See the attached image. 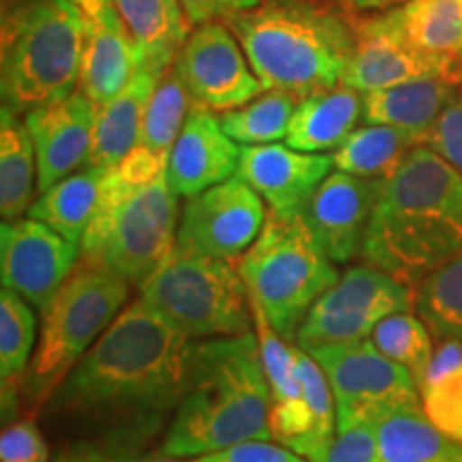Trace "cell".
I'll use <instances>...</instances> for the list:
<instances>
[{"label": "cell", "instance_id": "6da1fadb", "mask_svg": "<svg viewBox=\"0 0 462 462\" xmlns=\"http://www.w3.org/2000/svg\"><path fill=\"white\" fill-rule=\"evenodd\" d=\"M189 343L142 298L131 300L42 411L78 441L129 460L170 426L180 402Z\"/></svg>", "mask_w": 462, "mask_h": 462}, {"label": "cell", "instance_id": "7a4b0ae2", "mask_svg": "<svg viewBox=\"0 0 462 462\" xmlns=\"http://www.w3.org/2000/svg\"><path fill=\"white\" fill-rule=\"evenodd\" d=\"M273 390L255 332L190 340L176 413L161 456L195 458L245 441H270Z\"/></svg>", "mask_w": 462, "mask_h": 462}, {"label": "cell", "instance_id": "3957f363", "mask_svg": "<svg viewBox=\"0 0 462 462\" xmlns=\"http://www.w3.org/2000/svg\"><path fill=\"white\" fill-rule=\"evenodd\" d=\"M462 253V173L426 143L385 178L362 259L415 287Z\"/></svg>", "mask_w": 462, "mask_h": 462}, {"label": "cell", "instance_id": "277c9868", "mask_svg": "<svg viewBox=\"0 0 462 462\" xmlns=\"http://www.w3.org/2000/svg\"><path fill=\"white\" fill-rule=\"evenodd\" d=\"M265 90L298 99L334 88L356 45V20L323 0H262L225 20Z\"/></svg>", "mask_w": 462, "mask_h": 462}, {"label": "cell", "instance_id": "5b68a950", "mask_svg": "<svg viewBox=\"0 0 462 462\" xmlns=\"http://www.w3.org/2000/svg\"><path fill=\"white\" fill-rule=\"evenodd\" d=\"M84 42L75 0H26L3 14V106L26 116L75 92Z\"/></svg>", "mask_w": 462, "mask_h": 462}, {"label": "cell", "instance_id": "8992f818", "mask_svg": "<svg viewBox=\"0 0 462 462\" xmlns=\"http://www.w3.org/2000/svg\"><path fill=\"white\" fill-rule=\"evenodd\" d=\"M131 281L112 268L79 259L51 304L42 313V332L22 381L31 415L42 411L62 379L129 304Z\"/></svg>", "mask_w": 462, "mask_h": 462}, {"label": "cell", "instance_id": "52a82bcc", "mask_svg": "<svg viewBox=\"0 0 462 462\" xmlns=\"http://www.w3.org/2000/svg\"><path fill=\"white\" fill-rule=\"evenodd\" d=\"M180 208L167 176L133 189L116 167L103 180L99 208L86 229L82 257L140 287L176 248Z\"/></svg>", "mask_w": 462, "mask_h": 462}, {"label": "cell", "instance_id": "ba28073f", "mask_svg": "<svg viewBox=\"0 0 462 462\" xmlns=\"http://www.w3.org/2000/svg\"><path fill=\"white\" fill-rule=\"evenodd\" d=\"M236 265L274 330L293 345L309 310L340 276L302 215L281 218L268 212L259 238Z\"/></svg>", "mask_w": 462, "mask_h": 462}, {"label": "cell", "instance_id": "9c48e42d", "mask_svg": "<svg viewBox=\"0 0 462 462\" xmlns=\"http://www.w3.org/2000/svg\"><path fill=\"white\" fill-rule=\"evenodd\" d=\"M140 298L189 340L255 332L238 265L176 246L142 282Z\"/></svg>", "mask_w": 462, "mask_h": 462}, {"label": "cell", "instance_id": "30bf717a", "mask_svg": "<svg viewBox=\"0 0 462 462\" xmlns=\"http://www.w3.org/2000/svg\"><path fill=\"white\" fill-rule=\"evenodd\" d=\"M326 373L337 402L338 432L377 426L407 407H420L413 374L374 346L371 338L306 351Z\"/></svg>", "mask_w": 462, "mask_h": 462}, {"label": "cell", "instance_id": "8fae6325", "mask_svg": "<svg viewBox=\"0 0 462 462\" xmlns=\"http://www.w3.org/2000/svg\"><path fill=\"white\" fill-rule=\"evenodd\" d=\"M413 306V289L407 282L368 263L354 265L309 310L296 345L310 351L366 340L381 319Z\"/></svg>", "mask_w": 462, "mask_h": 462}, {"label": "cell", "instance_id": "7c38bea8", "mask_svg": "<svg viewBox=\"0 0 462 462\" xmlns=\"http://www.w3.org/2000/svg\"><path fill=\"white\" fill-rule=\"evenodd\" d=\"M263 199L234 176L184 201L176 246L225 262H238L262 234Z\"/></svg>", "mask_w": 462, "mask_h": 462}, {"label": "cell", "instance_id": "4fadbf2b", "mask_svg": "<svg viewBox=\"0 0 462 462\" xmlns=\"http://www.w3.org/2000/svg\"><path fill=\"white\" fill-rule=\"evenodd\" d=\"M178 75L190 99L212 112H227L265 90L231 28L223 20L195 26L178 51Z\"/></svg>", "mask_w": 462, "mask_h": 462}, {"label": "cell", "instance_id": "5bb4252c", "mask_svg": "<svg viewBox=\"0 0 462 462\" xmlns=\"http://www.w3.org/2000/svg\"><path fill=\"white\" fill-rule=\"evenodd\" d=\"M429 78H443L454 84L462 82L458 62L454 58L420 50L398 31L388 11L356 20V45L340 84L364 95Z\"/></svg>", "mask_w": 462, "mask_h": 462}, {"label": "cell", "instance_id": "9a60e30c", "mask_svg": "<svg viewBox=\"0 0 462 462\" xmlns=\"http://www.w3.org/2000/svg\"><path fill=\"white\" fill-rule=\"evenodd\" d=\"M79 259L82 246L31 217L3 223L0 229L3 287L14 289L42 313L78 268Z\"/></svg>", "mask_w": 462, "mask_h": 462}, {"label": "cell", "instance_id": "2e32d148", "mask_svg": "<svg viewBox=\"0 0 462 462\" xmlns=\"http://www.w3.org/2000/svg\"><path fill=\"white\" fill-rule=\"evenodd\" d=\"M381 187L383 180L337 170L317 189L302 218L330 262L349 263L362 257Z\"/></svg>", "mask_w": 462, "mask_h": 462}, {"label": "cell", "instance_id": "e0dca14e", "mask_svg": "<svg viewBox=\"0 0 462 462\" xmlns=\"http://www.w3.org/2000/svg\"><path fill=\"white\" fill-rule=\"evenodd\" d=\"M334 167L332 154L302 152L282 143L242 146L236 176L251 187L268 212L281 218L302 215Z\"/></svg>", "mask_w": 462, "mask_h": 462}, {"label": "cell", "instance_id": "ac0fdd59", "mask_svg": "<svg viewBox=\"0 0 462 462\" xmlns=\"http://www.w3.org/2000/svg\"><path fill=\"white\" fill-rule=\"evenodd\" d=\"M37 154V190L82 170L95 133L97 106L82 90L31 109L24 116Z\"/></svg>", "mask_w": 462, "mask_h": 462}, {"label": "cell", "instance_id": "d6986e66", "mask_svg": "<svg viewBox=\"0 0 462 462\" xmlns=\"http://www.w3.org/2000/svg\"><path fill=\"white\" fill-rule=\"evenodd\" d=\"M298 371L302 394L291 401L273 402L270 432L273 439L309 462H326L337 441V402L323 368L298 346Z\"/></svg>", "mask_w": 462, "mask_h": 462}, {"label": "cell", "instance_id": "ffe728a7", "mask_svg": "<svg viewBox=\"0 0 462 462\" xmlns=\"http://www.w3.org/2000/svg\"><path fill=\"white\" fill-rule=\"evenodd\" d=\"M240 148L212 109L193 103L180 135L173 143L167 182L178 198H193L201 190L217 187L238 171Z\"/></svg>", "mask_w": 462, "mask_h": 462}, {"label": "cell", "instance_id": "44dd1931", "mask_svg": "<svg viewBox=\"0 0 462 462\" xmlns=\"http://www.w3.org/2000/svg\"><path fill=\"white\" fill-rule=\"evenodd\" d=\"M86 17V42L79 90L97 107L120 95L137 73L135 45L120 20L114 0H75Z\"/></svg>", "mask_w": 462, "mask_h": 462}, {"label": "cell", "instance_id": "7402d4cb", "mask_svg": "<svg viewBox=\"0 0 462 462\" xmlns=\"http://www.w3.org/2000/svg\"><path fill=\"white\" fill-rule=\"evenodd\" d=\"M114 7L135 45L137 69L163 75L193 31L180 0H114Z\"/></svg>", "mask_w": 462, "mask_h": 462}, {"label": "cell", "instance_id": "603a6c76", "mask_svg": "<svg viewBox=\"0 0 462 462\" xmlns=\"http://www.w3.org/2000/svg\"><path fill=\"white\" fill-rule=\"evenodd\" d=\"M161 78H163L161 73L137 69L120 95H116L106 106L97 107L92 148L84 167L109 170L140 143L143 116Z\"/></svg>", "mask_w": 462, "mask_h": 462}, {"label": "cell", "instance_id": "cb8c5ba5", "mask_svg": "<svg viewBox=\"0 0 462 462\" xmlns=\"http://www.w3.org/2000/svg\"><path fill=\"white\" fill-rule=\"evenodd\" d=\"M454 82L443 78L415 79L364 92L362 120L366 125H390L426 142L430 126L456 97Z\"/></svg>", "mask_w": 462, "mask_h": 462}, {"label": "cell", "instance_id": "d4e9b609", "mask_svg": "<svg viewBox=\"0 0 462 462\" xmlns=\"http://www.w3.org/2000/svg\"><path fill=\"white\" fill-rule=\"evenodd\" d=\"M362 118V92L338 84L300 99L287 129V146L302 152L337 150Z\"/></svg>", "mask_w": 462, "mask_h": 462}, {"label": "cell", "instance_id": "484cf974", "mask_svg": "<svg viewBox=\"0 0 462 462\" xmlns=\"http://www.w3.org/2000/svg\"><path fill=\"white\" fill-rule=\"evenodd\" d=\"M106 171L101 167H82L71 176L51 184L28 208V217L42 221L65 236L69 242L82 246L86 229L99 208Z\"/></svg>", "mask_w": 462, "mask_h": 462}, {"label": "cell", "instance_id": "4316f807", "mask_svg": "<svg viewBox=\"0 0 462 462\" xmlns=\"http://www.w3.org/2000/svg\"><path fill=\"white\" fill-rule=\"evenodd\" d=\"M379 462H462V443L437 430L421 407L394 411L377 424Z\"/></svg>", "mask_w": 462, "mask_h": 462}, {"label": "cell", "instance_id": "83f0119b", "mask_svg": "<svg viewBox=\"0 0 462 462\" xmlns=\"http://www.w3.org/2000/svg\"><path fill=\"white\" fill-rule=\"evenodd\" d=\"M37 178V154L26 120L14 109L0 112V215L3 223L17 221L28 212Z\"/></svg>", "mask_w": 462, "mask_h": 462}, {"label": "cell", "instance_id": "f1b7e54d", "mask_svg": "<svg viewBox=\"0 0 462 462\" xmlns=\"http://www.w3.org/2000/svg\"><path fill=\"white\" fill-rule=\"evenodd\" d=\"M421 137L390 125H366L351 133L332 152L334 167L371 180H385L398 170Z\"/></svg>", "mask_w": 462, "mask_h": 462}, {"label": "cell", "instance_id": "f546056e", "mask_svg": "<svg viewBox=\"0 0 462 462\" xmlns=\"http://www.w3.org/2000/svg\"><path fill=\"white\" fill-rule=\"evenodd\" d=\"M418 390L420 407L430 424L462 443V340L439 343Z\"/></svg>", "mask_w": 462, "mask_h": 462}, {"label": "cell", "instance_id": "4dcf8cb0", "mask_svg": "<svg viewBox=\"0 0 462 462\" xmlns=\"http://www.w3.org/2000/svg\"><path fill=\"white\" fill-rule=\"evenodd\" d=\"M388 14L420 50L454 60L462 54V0H409Z\"/></svg>", "mask_w": 462, "mask_h": 462}, {"label": "cell", "instance_id": "1f68e13d", "mask_svg": "<svg viewBox=\"0 0 462 462\" xmlns=\"http://www.w3.org/2000/svg\"><path fill=\"white\" fill-rule=\"evenodd\" d=\"M300 99L285 90H263L245 106L221 112L223 131L242 146H262L287 137Z\"/></svg>", "mask_w": 462, "mask_h": 462}, {"label": "cell", "instance_id": "d6a6232c", "mask_svg": "<svg viewBox=\"0 0 462 462\" xmlns=\"http://www.w3.org/2000/svg\"><path fill=\"white\" fill-rule=\"evenodd\" d=\"M415 309L437 340H462V253L413 287Z\"/></svg>", "mask_w": 462, "mask_h": 462}, {"label": "cell", "instance_id": "836d02e7", "mask_svg": "<svg viewBox=\"0 0 462 462\" xmlns=\"http://www.w3.org/2000/svg\"><path fill=\"white\" fill-rule=\"evenodd\" d=\"M190 107H193L190 92L178 75L176 67L171 65L150 97L146 116H143L140 146L170 159L173 143L187 123Z\"/></svg>", "mask_w": 462, "mask_h": 462}, {"label": "cell", "instance_id": "e575fe53", "mask_svg": "<svg viewBox=\"0 0 462 462\" xmlns=\"http://www.w3.org/2000/svg\"><path fill=\"white\" fill-rule=\"evenodd\" d=\"M432 332L429 330L421 317L411 315V310L388 315L381 319L371 334L374 346L390 360L402 364L413 374L415 383L424 379L429 371L435 345H432Z\"/></svg>", "mask_w": 462, "mask_h": 462}, {"label": "cell", "instance_id": "d590c367", "mask_svg": "<svg viewBox=\"0 0 462 462\" xmlns=\"http://www.w3.org/2000/svg\"><path fill=\"white\" fill-rule=\"evenodd\" d=\"M31 302L3 287L0 291V377L3 381H24L26 368L37 337V319H34Z\"/></svg>", "mask_w": 462, "mask_h": 462}, {"label": "cell", "instance_id": "8d00e7d4", "mask_svg": "<svg viewBox=\"0 0 462 462\" xmlns=\"http://www.w3.org/2000/svg\"><path fill=\"white\" fill-rule=\"evenodd\" d=\"M248 298H251L253 321H255L259 356H262L265 377L273 390V402L298 398L302 394V381H300L298 371V345L289 343L274 330L263 306L251 296V291H248Z\"/></svg>", "mask_w": 462, "mask_h": 462}, {"label": "cell", "instance_id": "74e56055", "mask_svg": "<svg viewBox=\"0 0 462 462\" xmlns=\"http://www.w3.org/2000/svg\"><path fill=\"white\" fill-rule=\"evenodd\" d=\"M0 460L3 462H48L50 448L34 415L11 421L0 435Z\"/></svg>", "mask_w": 462, "mask_h": 462}, {"label": "cell", "instance_id": "f35d334b", "mask_svg": "<svg viewBox=\"0 0 462 462\" xmlns=\"http://www.w3.org/2000/svg\"><path fill=\"white\" fill-rule=\"evenodd\" d=\"M426 146L462 173V97H454L426 135Z\"/></svg>", "mask_w": 462, "mask_h": 462}, {"label": "cell", "instance_id": "ab89813d", "mask_svg": "<svg viewBox=\"0 0 462 462\" xmlns=\"http://www.w3.org/2000/svg\"><path fill=\"white\" fill-rule=\"evenodd\" d=\"M326 462H379L377 426L340 430Z\"/></svg>", "mask_w": 462, "mask_h": 462}, {"label": "cell", "instance_id": "60d3db41", "mask_svg": "<svg viewBox=\"0 0 462 462\" xmlns=\"http://www.w3.org/2000/svg\"><path fill=\"white\" fill-rule=\"evenodd\" d=\"M195 458L198 462H309L281 443L276 446V443L262 441V439L238 443V446L221 449V452L195 456Z\"/></svg>", "mask_w": 462, "mask_h": 462}, {"label": "cell", "instance_id": "b9f144b4", "mask_svg": "<svg viewBox=\"0 0 462 462\" xmlns=\"http://www.w3.org/2000/svg\"><path fill=\"white\" fill-rule=\"evenodd\" d=\"M180 3L189 22L195 28L206 24V22L229 20L231 15L255 7L262 0H180Z\"/></svg>", "mask_w": 462, "mask_h": 462}, {"label": "cell", "instance_id": "7bdbcfd3", "mask_svg": "<svg viewBox=\"0 0 462 462\" xmlns=\"http://www.w3.org/2000/svg\"><path fill=\"white\" fill-rule=\"evenodd\" d=\"M54 462H120V458H116L114 454L95 446V443L78 441L73 443L71 448L62 449V452L56 456Z\"/></svg>", "mask_w": 462, "mask_h": 462}, {"label": "cell", "instance_id": "ee69618b", "mask_svg": "<svg viewBox=\"0 0 462 462\" xmlns=\"http://www.w3.org/2000/svg\"><path fill=\"white\" fill-rule=\"evenodd\" d=\"M338 7H343L346 14L351 15H364V14H381V11H390L401 5L409 3V0H334Z\"/></svg>", "mask_w": 462, "mask_h": 462}, {"label": "cell", "instance_id": "f6af8a7d", "mask_svg": "<svg viewBox=\"0 0 462 462\" xmlns=\"http://www.w3.org/2000/svg\"><path fill=\"white\" fill-rule=\"evenodd\" d=\"M120 462H198V458H170V456H163V458L154 460H120Z\"/></svg>", "mask_w": 462, "mask_h": 462}, {"label": "cell", "instance_id": "bcb514c9", "mask_svg": "<svg viewBox=\"0 0 462 462\" xmlns=\"http://www.w3.org/2000/svg\"><path fill=\"white\" fill-rule=\"evenodd\" d=\"M26 0H3V14H7V11L20 7V5H24Z\"/></svg>", "mask_w": 462, "mask_h": 462}, {"label": "cell", "instance_id": "7dc6e473", "mask_svg": "<svg viewBox=\"0 0 462 462\" xmlns=\"http://www.w3.org/2000/svg\"><path fill=\"white\" fill-rule=\"evenodd\" d=\"M456 62H458V73H460V79H462V54L456 58Z\"/></svg>", "mask_w": 462, "mask_h": 462}]
</instances>
